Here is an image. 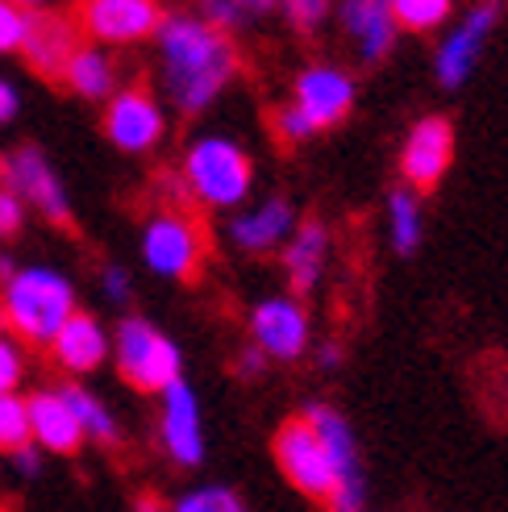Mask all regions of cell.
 <instances>
[{"mask_svg": "<svg viewBox=\"0 0 508 512\" xmlns=\"http://www.w3.org/2000/svg\"><path fill=\"white\" fill-rule=\"evenodd\" d=\"M284 13L296 30H317L329 13V0H284Z\"/></svg>", "mask_w": 508, "mask_h": 512, "instance_id": "1f68e13d", "label": "cell"}, {"mask_svg": "<svg viewBox=\"0 0 508 512\" xmlns=\"http://www.w3.org/2000/svg\"><path fill=\"white\" fill-rule=\"evenodd\" d=\"M142 259L163 279H196L205 263V229L184 209H159L142 225Z\"/></svg>", "mask_w": 508, "mask_h": 512, "instance_id": "8992f818", "label": "cell"}, {"mask_svg": "<svg viewBox=\"0 0 508 512\" xmlns=\"http://www.w3.org/2000/svg\"><path fill=\"white\" fill-rule=\"evenodd\" d=\"M292 234H296V209L284 196H267L263 204H254V209L230 221V242L246 254H271L288 246Z\"/></svg>", "mask_w": 508, "mask_h": 512, "instance_id": "e0dca14e", "label": "cell"}, {"mask_svg": "<svg viewBox=\"0 0 508 512\" xmlns=\"http://www.w3.org/2000/svg\"><path fill=\"white\" fill-rule=\"evenodd\" d=\"M342 30L354 42L363 63H379L396 42V13L392 0H342Z\"/></svg>", "mask_w": 508, "mask_h": 512, "instance_id": "ac0fdd59", "label": "cell"}, {"mask_svg": "<svg viewBox=\"0 0 508 512\" xmlns=\"http://www.w3.org/2000/svg\"><path fill=\"white\" fill-rule=\"evenodd\" d=\"M9 5L25 9V13H46V5H50V0H9Z\"/></svg>", "mask_w": 508, "mask_h": 512, "instance_id": "60d3db41", "label": "cell"}, {"mask_svg": "<svg viewBox=\"0 0 508 512\" xmlns=\"http://www.w3.org/2000/svg\"><path fill=\"white\" fill-rule=\"evenodd\" d=\"M454 0H392V13H396V25H404V30H438V25L450 17Z\"/></svg>", "mask_w": 508, "mask_h": 512, "instance_id": "83f0119b", "label": "cell"}, {"mask_svg": "<svg viewBox=\"0 0 508 512\" xmlns=\"http://www.w3.org/2000/svg\"><path fill=\"white\" fill-rule=\"evenodd\" d=\"M279 0H200V9H205V21L217 25L221 34L230 30H246L259 17H267Z\"/></svg>", "mask_w": 508, "mask_h": 512, "instance_id": "cb8c5ba5", "label": "cell"}, {"mask_svg": "<svg viewBox=\"0 0 508 512\" xmlns=\"http://www.w3.org/2000/svg\"><path fill=\"white\" fill-rule=\"evenodd\" d=\"M275 134L284 138V142H309L317 130H313L309 117H304L296 105H284V109L275 113Z\"/></svg>", "mask_w": 508, "mask_h": 512, "instance_id": "4dcf8cb0", "label": "cell"}, {"mask_svg": "<svg viewBox=\"0 0 508 512\" xmlns=\"http://www.w3.org/2000/svg\"><path fill=\"white\" fill-rule=\"evenodd\" d=\"M17 109H21L17 88H13L9 80H0V125H9V121L17 117Z\"/></svg>", "mask_w": 508, "mask_h": 512, "instance_id": "74e56055", "label": "cell"}, {"mask_svg": "<svg viewBox=\"0 0 508 512\" xmlns=\"http://www.w3.org/2000/svg\"><path fill=\"white\" fill-rule=\"evenodd\" d=\"M184 188L192 200L209 204V209H238L250 196L254 171H250V155L230 142V138H196L184 155Z\"/></svg>", "mask_w": 508, "mask_h": 512, "instance_id": "3957f363", "label": "cell"}, {"mask_svg": "<svg viewBox=\"0 0 508 512\" xmlns=\"http://www.w3.org/2000/svg\"><path fill=\"white\" fill-rule=\"evenodd\" d=\"M113 358L121 379L134 392L163 396L171 383L184 379V354L159 325H150L146 317H125L113 334Z\"/></svg>", "mask_w": 508, "mask_h": 512, "instance_id": "277c9868", "label": "cell"}, {"mask_svg": "<svg viewBox=\"0 0 508 512\" xmlns=\"http://www.w3.org/2000/svg\"><path fill=\"white\" fill-rule=\"evenodd\" d=\"M292 105L309 117L313 130H329V125H338L350 113V105H354V80L346 71H338V67H309V71H300Z\"/></svg>", "mask_w": 508, "mask_h": 512, "instance_id": "4fadbf2b", "label": "cell"}, {"mask_svg": "<svg viewBox=\"0 0 508 512\" xmlns=\"http://www.w3.org/2000/svg\"><path fill=\"white\" fill-rule=\"evenodd\" d=\"M267 371V354L259 350V346H246L242 354H238V375H246V379H259Z\"/></svg>", "mask_w": 508, "mask_h": 512, "instance_id": "d590c367", "label": "cell"}, {"mask_svg": "<svg viewBox=\"0 0 508 512\" xmlns=\"http://www.w3.org/2000/svg\"><path fill=\"white\" fill-rule=\"evenodd\" d=\"M159 80L180 113H205L238 71V50L230 34L192 13L163 17L159 25Z\"/></svg>", "mask_w": 508, "mask_h": 512, "instance_id": "6da1fadb", "label": "cell"}, {"mask_svg": "<svg viewBox=\"0 0 508 512\" xmlns=\"http://www.w3.org/2000/svg\"><path fill=\"white\" fill-rule=\"evenodd\" d=\"M80 50V25L59 13H34L30 17V34H25L21 55L38 75L46 80H63V71L71 63V55Z\"/></svg>", "mask_w": 508, "mask_h": 512, "instance_id": "2e32d148", "label": "cell"}, {"mask_svg": "<svg viewBox=\"0 0 508 512\" xmlns=\"http://www.w3.org/2000/svg\"><path fill=\"white\" fill-rule=\"evenodd\" d=\"M13 467H17L25 479H34V475L42 471V450H38V446H25V450H17V454H13Z\"/></svg>", "mask_w": 508, "mask_h": 512, "instance_id": "8d00e7d4", "label": "cell"}, {"mask_svg": "<svg viewBox=\"0 0 508 512\" xmlns=\"http://www.w3.org/2000/svg\"><path fill=\"white\" fill-rule=\"evenodd\" d=\"M325 512H367V479L363 483H338L334 496L325 500Z\"/></svg>", "mask_w": 508, "mask_h": 512, "instance_id": "d6a6232c", "label": "cell"}, {"mask_svg": "<svg viewBox=\"0 0 508 512\" xmlns=\"http://www.w3.org/2000/svg\"><path fill=\"white\" fill-rule=\"evenodd\" d=\"M271 454H275V467L284 471V479L292 483L300 496L321 500V504L334 496V488H338V467H334V458H329V450L321 446L317 429L304 421V413L275 429Z\"/></svg>", "mask_w": 508, "mask_h": 512, "instance_id": "5b68a950", "label": "cell"}, {"mask_svg": "<svg viewBox=\"0 0 508 512\" xmlns=\"http://www.w3.org/2000/svg\"><path fill=\"white\" fill-rule=\"evenodd\" d=\"M134 512H171V504H167L163 496H155V492H142V496L134 500Z\"/></svg>", "mask_w": 508, "mask_h": 512, "instance_id": "ab89813d", "label": "cell"}, {"mask_svg": "<svg viewBox=\"0 0 508 512\" xmlns=\"http://www.w3.org/2000/svg\"><path fill=\"white\" fill-rule=\"evenodd\" d=\"M21 225H25V204L9 188H0V238H17Z\"/></svg>", "mask_w": 508, "mask_h": 512, "instance_id": "e575fe53", "label": "cell"}, {"mask_svg": "<svg viewBox=\"0 0 508 512\" xmlns=\"http://www.w3.org/2000/svg\"><path fill=\"white\" fill-rule=\"evenodd\" d=\"M105 134L125 155H146L167 134V113L146 88H121L113 92L105 109Z\"/></svg>", "mask_w": 508, "mask_h": 512, "instance_id": "9c48e42d", "label": "cell"}, {"mask_svg": "<svg viewBox=\"0 0 508 512\" xmlns=\"http://www.w3.org/2000/svg\"><path fill=\"white\" fill-rule=\"evenodd\" d=\"M63 84L84 96V100H113L117 92V63L105 46H80L71 55L67 71H63Z\"/></svg>", "mask_w": 508, "mask_h": 512, "instance_id": "7402d4cb", "label": "cell"}, {"mask_svg": "<svg viewBox=\"0 0 508 512\" xmlns=\"http://www.w3.org/2000/svg\"><path fill=\"white\" fill-rule=\"evenodd\" d=\"M496 17H500L496 0H479V5L446 34V42L438 46V80H442V88H459L475 71L479 50L488 46V34H492Z\"/></svg>", "mask_w": 508, "mask_h": 512, "instance_id": "7c38bea8", "label": "cell"}, {"mask_svg": "<svg viewBox=\"0 0 508 512\" xmlns=\"http://www.w3.org/2000/svg\"><path fill=\"white\" fill-rule=\"evenodd\" d=\"M159 438L175 467H200L205 463V425H200V400L188 383H171L159 408Z\"/></svg>", "mask_w": 508, "mask_h": 512, "instance_id": "8fae6325", "label": "cell"}, {"mask_svg": "<svg viewBox=\"0 0 508 512\" xmlns=\"http://www.w3.org/2000/svg\"><path fill=\"white\" fill-rule=\"evenodd\" d=\"M450 155H454L450 121L446 117H425L409 130V138H404L400 171H404V179H409L413 188H434L438 179L446 175V167H450Z\"/></svg>", "mask_w": 508, "mask_h": 512, "instance_id": "5bb4252c", "label": "cell"}, {"mask_svg": "<svg viewBox=\"0 0 508 512\" xmlns=\"http://www.w3.org/2000/svg\"><path fill=\"white\" fill-rule=\"evenodd\" d=\"M63 396H67V404L75 408V417H80V429H84L88 442H96V446H117V442H121L117 417L109 413V404L100 400L96 392L80 388V383H63Z\"/></svg>", "mask_w": 508, "mask_h": 512, "instance_id": "603a6c76", "label": "cell"}, {"mask_svg": "<svg viewBox=\"0 0 508 512\" xmlns=\"http://www.w3.org/2000/svg\"><path fill=\"white\" fill-rule=\"evenodd\" d=\"M304 421H309L317 429L321 446L329 450V458H334L338 467V483H363V458H359V442H354V429L350 421L338 413V408L329 404H309L304 408Z\"/></svg>", "mask_w": 508, "mask_h": 512, "instance_id": "ffe728a7", "label": "cell"}, {"mask_svg": "<svg viewBox=\"0 0 508 512\" xmlns=\"http://www.w3.org/2000/svg\"><path fill=\"white\" fill-rule=\"evenodd\" d=\"M171 512H250V508L234 488H225V483H209V488L184 492L180 500L171 504Z\"/></svg>", "mask_w": 508, "mask_h": 512, "instance_id": "4316f807", "label": "cell"}, {"mask_svg": "<svg viewBox=\"0 0 508 512\" xmlns=\"http://www.w3.org/2000/svg\"><path fill=\"white\" fill-rule=\"evenodd\" d=\"M317 367H321V371H338V367H342V346H338V342H325V346L317 350Z\"/></svg>", "mask_w": 508, "mask_h": 512, "instance_id": "f35d334b", "label": "cell"}, {"mask_svg": "<svg viewBox=\"0 0 508 512\" xmlns=\"http://www.w3.org/2000/svg\"><path fill=\"white\" fill-rule=\"evenodd\" d=\"M109 350H113V342L92 313H75L59 329V338L50 342V358H55L67 375H92L96 367H105Z\"/></svg>", "mask_w": 508, "mask_h": 512, "instance_id": "d6986e66", "label": "cell"}, {"mask_svg": "<svg viewBox=\"0 0 508 512\" xmlns=\"http://www.w3.org/2000/svg\"><path fill=\"white\" fill-rule=\"evenodd\" d=\"M250 338L267 358L296 363L309 350V313L292 296H267L250 309Z\"/></svg>", "mask_w": 508, "mask_h": 512, "instance_id": "30bf717a", "label": "cell"}, {"mask_svg": "<svg viewBox=\"0 0 508 512\" xmlns=\"http://www.w3.org/2000/svg\"><path fill=\"white\" fill-rule=\"evenodd\" d=\"M25 379V346L0 325V396H13Z\"/></svg>", "mask_w": 508, "mask_h": 512, "instance_id": "f1b7e54d", "label": "cell"}, {"mask_svg": "<svg viewBox=\"0 0 508 512\" xmlns=\"http://www.w3.org/2000/svg\"><path fill=\"white\" fill-rule=\"evenodd\" d=\"M0 188H9L25 209H34L50 225H71L67 188L38 146L25 142V146H13L0 155Z\"/></svg>", "mask_w": 508, "mask_h": 512, "instance_id": "52a82bcc", "label": "cell"}, {"mask_svg": "<svg viewBox=\"0 0 508 512\" xmlns=\"http://www.w3.org/2000/svg\"><path fill=\"white\" fill-rule=\"evenodd\" d=\"M25 446H34V429H30V400L25 396H0V454H17Z\"/></svg>", "mask_w": 508, "mask_h": 512, "instance_id": "484cf974", "label": "cell"}, {"mask_svg": "<svg viewBox=\"0 0 508 512\" xmlns=\"http://www.w3.org/2000/svg\"><path fill=\"white\" fill-rule=\"evenodd\" d=\"M329 259V234L321 221H304L296 225V234L284 246V271H288V284L304 296L321 284V271Z\"/></svg>", "mask_w": 508, "mask_h": 512, "instance_id": "44dd1931", "label": "cell"}, {"mask_svg": "<svg viewBox=\"0 0 508 512\" xmlns=\"http://www.w3.org/2000/svg\"><path fill=\"white\" fill-rule=\"evenodd\" d=\"M75 25L92 46H134L159 34L163 9L159 0H80Z\"/></svg>", "mask_w": 508, "mask_h": 512, "instance_id": "ba28073f", "label": "cell"}, {"mask_svg": "<svg viewBox=\"0 0 508 512\" xmlns=\"http://www.w3.org/2000/svg\"><path fill=\"white\" fill-rule=\"evenodd\" d=\"M30 400V429H34V446L42 454H80V446L88 442L84 429H80V417H75V408L67 404L63 388H38Z\"/></svg>", "mask_w": 508, "mask_h": 512, "instance_id": "9a60e30c", "label": "cell"}, {"mask_svg": "<svg viewBox=\"0 0 508 512\" xmlns=\"http://www.w3.org/2000/svg\"><path fill=\"white\" fill-rule=\"evenodd\" d=\"M0 512H17V508L13 504H0Z\"/></svg>", "mask_w": 508, "mask_h": 512, "instance_id": "b9f144b4", "label": "cell"}, {"mask_svg": "<svg viewBox=\"0 0 508 512\" xmlns=\"http://www.w3.org/2000/svg\"><path fill=\"white\" fill-rule=\"evenodd\" d=\"M80 313L75 309L71 279L55 267H17L0 279V325L21 346H46L59 338V329Z\"/></svg>", "mask_w": 508, "mask_h": 512, "instance_id": "7a4b0ae2", "label": "cell"}, {"mask_svg": "<svg viewBox=\"0 0 508 512\" xmlns=\"http://www.w3.org/2000/svg\"><path fill=\"white\" fill-rule=\"evenodd\" d=\"M388 221H392V246L400 254H413L421 242V204L409 188L388 196Z\"/></svg>", "mask_w": 508, "mask_h": 512, "instance_id": "d4e9b609", "label": "cell"}, {"mask_svg": "<svg viewBox=\"0 0 508 512\" xmlns=\"http://www.w3.org/2000/svg\"><path fill=\"white\" fill-rule=\"evenodd\" d=\"M100 292H105L113 304H125V300L134 296V279H130V271L117 267V263H109L105 271H100Z\"/></svg>", "mask_w": 508, "mask_h": 512, "instance_id": "836d02e7", "label": "cell"}, {"mask_svg": "<svg viewBox=\"0 0 508 512\" xmlns=\"http://www.w3.org/2000/svg\"><path fill=\"white\" fill-rule=\"evenodd\" d=\"M30 17L17 5H9V0H0V55H13V50L25 46V34H30Z\"/></svg>", "mask_w": 508, "mask_h": 512, "instance_id": "f546056e", "label": "cell"}]
</instances>
